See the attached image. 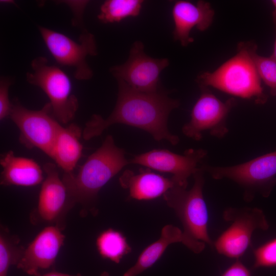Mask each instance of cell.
Here are the masks:
<instances>
[{
	"instance_id": "1",
	"label": "cell",
	"mask_w": 276,
	"mask_h": 276,
	"mask_svg": "<svg viewBox=\"0 0 276 276\" xmlns=\"http://www.w3.org/2000/svg\"><path fill=\"white\" fill-rule=\"evenodd\" d=\"M117 81L118 97L113 111L106 119L93 114L83 130V139L89 140L101 135L110 126L120 123L146 131L156 141L165 140L176 145L179 138L170 132L167 122L170 113L179 105V101L168 97L167 92L162 89L154 93L141 92L123 81Z\"/></svg>"
},
{
	"instance_id": "2",
	"label": "cell",
	"mask_w": 276,
	"mask_h": 276,
	"mask_svg": "<svg viewBox=\"0 0 276 276\" xmlns=\"http://www.w3.org/2000/svg\"><path fill=\"white\" fill-rule=\"evenodd\" d=\"M128 164L125 151L116 145L111 135H107L76 174H64L62 179L72 204L78 203L89 210L101 189Z\"/></svg>"
},
{
	"instance_id": "3",
	"label": "cell",
	"mask_w": 276,
	"mask_h": 276,
	"mask_svg": "<svg viewBox=\"0 0 276 276\" xmlns=\"http://www.w3.org/2000/svg\"><path fill=\"white\" fill-rule=\"evenodd\" d=\"M257 49L254 43H240L233 57L215 71L204 72L197 77L200 87L211 86L236 97L254 99L257 104H264L267 97L253 58Z\"/></svg>"
},
{
	"instance_id": "4",
	"label": "cell",
	"mask_w": 276,
	"mask_h": 276,
	"mask_svg": "<svg viewBox=\"0 0 276 276\" xmlns=\"http://www.w3.org/2000/svg\"><path fill=\"white\" fill-rule=\"evenodd\" d=\"M204 171L202 166L193 174L194 183L191 189L187 190L175 185L163 197L180 220L184 234L191 239L212 246L214 243L208 233V211L202 192Z\"/></svg>"
},
{
	"instance_id": "5",
	"label": "cell",
	"mask_w": 276,
	"mask_h": 276,
	"mask_svg": "<svg viewBox=\"0 0 276 276\" xmlns=\"http://www.w3.org/2000/svg\"><path fill=\"white\" fill-rule=\"evenodd\" d=\"M32 71L26 74L27 81L40 88L49 99L52 113L63 124L75 118L79 101L72 93L68 76L59 67L50 64L47 58L38 56L31 62Z\"/></svg>"
},
{
	"instance_id": "6",
	"label": "cell",
	"mask_w": 276,
	"mask_h": 276,
	"mask_svg": "<svg viewBox=\"0 0 276 276\" xmlns=\"http://www.w3.org/2000/svg\"><path fill=\"white\" fill-rule=\"evenodd\" d=\"M9 117L19 130V141L29 149L37 148L51 157L54 141L62 126L49 102L39 110L29 109L17 99L12 102Z\"/></svg>"
},
{
	"instance_id": "7",
	"label": "cell",
	"mask_w": 276,
	"mask_h": 276,
	"mask_svg": "<svg viewBox=\"0 0 276 276\" xmlns=\"http://www.w3.org/2000/svg\"><path fill=\"white\" fill-rule=\"evenodd\" d=\"M38 28L47 48L57 63L72 67L74 77L77 80H88L93 77V72L86 61V57L98 55L93 34L83 28L76 42L52 29L42 26Z\"/></svg>"
},
{
	"instance_id": "8",
	"label": "cell",
	"mask_w": 276,
	"mask_h": 276,
	"mask_svg": "<svg viewBox=\"0 0 276 276\" xmlns=\"http://www.w3.org/2000/svg\"><path fill=\"white\" fill-rule=\"evenodd\" d=\"M223 218L232 223L213 245L219 254L228 258L241 257L250 244L253 232L269 227L263 211L257 208H229L224 211Z\"/></svg>"
},
{
	"instance_id": "9",
	"label": "cell",
	"mask_w": 276,
	"mask_h": 276,
	"mask_svg": "<svg viewBox=\"0 0 276 276\" xmlns=\"http://www.w3.org/2000/svg\"><path fill=\"white\" fill-rule=\"evenodd\" d=\"M169 65L167 58H153L144 51L142 42H134L127 61L110 68L117 81H123L132 88L144 93L157 91L159 88V75Z\"/></svg>"
},
{
	"instance_id": "10",
	"label": "cell",
	"mask_w": 276,
	"mask_h": 276,
	"mask_svg": "<svg viewBox=\"0 0 276 276\" xmlns=\"http://www.w3.org/2000/svg\"><path fill=\"white\" fill-rule=\"evenodd\" d=\"M201 95L194 105L190 121L182 129L187 136L199 141L204 131L216 137L221 138L228 132L226 120L235 100L230 98L224 102L219 100L207 87H200Z\"/></svg>"
},
{
	"instance_id": "11",
	"label": "cell",
	"mask_w": 276,
	"mask_h": 276,
	"mask_svg": "<svg viewBox=\"0 0 276 276\" xmlns=\"http://www.w3.org/2000/svg\"><path fill=\"white\" fill-rule=\"evenodd\" d=\"M203 167L215 179H231L249 190H260L265 196L276 183V151L236 166Z\"/></svg>"
},
{
	"instance_id": "12",
	"label": "cell",
	"mask_w": 276,
	"mask_h": 276,
	"mask_svg": "<svg viewBox=\"0 0 276 276\" xmlns=\"http://www.w3.org/2000/svg\"><path fill=\"white\" fill-rule=\"evenodd\" d=\"M43 169L46 176L42 183L37 206L30 215V221L35 224H52L63 229V219L73 205L55 164L47 163Z\"/></svg>"
},
{
	"instance_id": "13",
	"label": "cell",
	"mask_w": 276,
	"mask_h": 276,
	"mask_svg": "<svg viewBox=\"0 0 276 276\" xmlns=\"http://www.w3.org/2000/svg\"><path fill=\"white\" fill-rule=\"evenodd\" d=\"M207 152L202 149H190L183 155L167 149H153L134 156L129 164H137L150 169L173 174L171 177L176 185L187 188L188 178L198 169Z\"/></svg>"
},
{
	"instance_id": "14",
	"label": "cell",
	"mask_w": 276,
	"mask_h": 276,
	"mask_svg": "<svg viewBox=\"0 0 276 276\" xmlns=\"http://www.w3.org/2000/svg\"><path fill=\"white\" fill-rule=\"evenodd\" d=\"M62 230L53 225L44 227L25 248L17 268L29 275L40 276V270L52 267L64 244Z\"/></svg>"
},
{
	"instance_id": "15",
	"label": "cell",
	"mask_w": 276,
	"mask_h": 276,
	"mask_svg": "<svg viewBox=\"0 0 276 276\" xmlns=\"http://www.w3.org/2000/svg\"><path fill=\"white\" fill-rule=\"evenodd\" d=\"M172 14L174 39L182 46L187 47L194 41L190 36L192 29L207 30L212 23L214 11L210 4L204 1H199L196 4L187 1H177L174 4Z\"/></svg>"
},
{
	"instance_id": "16",
	"label": "cell",
	"mask_w": 276,
	"mask_h": 276,
	"mask_svg": "<svg viewBox=\"0 0 276 276\" xmlns=\"http://www.w3.org/2000/svg\"><path fill=\"white\" fill-rule=\"evenodd\" d=\"M180 242L194 253L199 254L205 248V243L187 237L180 228L167 224L162 229L159 238L145 248L136 263L123 276H137L152 267L162 256L170 244Z\"/></svg>"
},
{
	"instance_id": "17",
	"label": "cell",
	"mask_w": 276,
	"mask_h": 276,
	"mask_svg": "<svg viewBox=\"0 0 276 276\" xmlns=\"http://www.w3.org/2000/svg\"><path fill=\"white\" fill-rule=\"evenodd\" d=\"M119 182L128 190L130 198L138 200L156 198L175 185L172 178L165 177L148 168H141L138 173L126 170L120 177Z\"/></svg>"
},
{
	"instance_id": "18",
	"label": "cell",
	"mask_w": 276,
	"mask_h": 276,
	"mask_svg": "<svg viewBox=\"0 0 276 276\" xmlns=\"http://www.w3.org/2000/svg\"><path fill=\"white\" fill-rule=\"evenodd\" d=\"M0 184L2 186L32 187L42 183L43 169L34 160L17 156L12 150L2 154Z\"/></svg>"
},
{
	"instance_id": "19",
	"label": "cell",
	"mask_w": 276,
	"mask_h": 276,
	"mask_svg": "<svg viewBox=\"0 0 276 276\" xmlns=\"http://www.w3.org/2000/svg\"><path fill=\"white\" fill-rule=\"evenodd\" d=\"M82 131L79 126L71 124L66 127L61 126L58 132L51 158L64 173H72L81 158Z\"/></svg>"
},
{
	"instance_id": "20",
	"label": "cell",
	"mask_w": 276,
	"mask_h": 276,
	"mask_svg": "<svg viewBox=\"0 0 276 276\" xmlns=\"http://www.w3.org/2000/svg\"><path fill=\"white\" fill-rule=\"evenodd\" d=\"M96 245L100 256L118 264L131 251L125 236L120 231L108 228L101 232L96 239Z\"/></svg>"
},
{
	"instance_id": "21",
	"label": "cell",
	"mask_w": 276,
	"mask_h": 276,
	"mask_svg": "<svg viewBox=\"0 0 276 276\" xmlns=\"http://www.w3.org/2000/svg\"><path fill=\"white\" fill-rule=\"evenodd\" d=\"M142 0H107L101 6L98 19L104 24L119 22L139 15Z\"/></svg>"
},
{
	"instance_id": "22",
	"label": "cell",
	"mask_w": 276,
	"mask_h": 276,
	"mask_svg": "<svg viewBox=\"0 0 276 276\" xmlns=\"http://www.w3.org/2000/svg\"><path fill=\"white\" fill-rule=\"evenodd\" d=\"M19 237L11 234L6 226L0 228V276H7L9 268L17 265L25 248L20 243Z\"/></svg>"
},
{
	"instance_id": "23",
	"label": "cell",
	"mask_w": 276,
	"mask_h": 276,
	"mask_svg": "<svg viewBox=\"0 0 276 276\" xmlns=\"http://www.w3.org/2000/svg\"><path fill=\"white\" fill-rule=\"evenodd\" d=\"M254 60L258 74L264 83L268 86L272 96H276V60L271 57H264L255 52Z\"/></svg>"
},
{
	"instance_id": "24",
	"label": "cell",
	"mask_w": 276,
	"mask_h": 276,
	"mask_svg": "<svg viewBox=\"0 0 276 276\" xmlns=\"http://www.w3.org/2000/svg\"><path fill=\"white\" fill-rule=\"evenodd\" d=\"M254 255V268L276 266V238L255 249Z\"/></svg>"
},
{
	"instance_id": "25",
	"label": "cell",
	"mask_w": 276,
	"mask_h": 276,
	"mask_svg": "<svg viewBox=\"0 0 276 276\" xmlns=\"http://www.w3.org/2000/svg\"><path fill=\"white\" fill-rule=\"evenodd\" d=\"M12 84L11 80L7 77H1L0 80V120L3 121L9 117L12 102L9 98V89Z\"/></svg>"
},
{
	"instance_id": "26",
	"label": "cell",
	"mask_w": 276,
	"mask_h": 276,
	"mask_svg": "<svg viewBox=\"0 0 276 276\" xmlns=\"http://www.w3.org/2000/svg\"><path fill=\"white\" fill-rule=\"evenodd\" d=\"M221 276H251L250 271L240 261L232 264Z\"/></svg>"
},
{
	"instance_id": "27",
	"label": "cell",
	"mask_w": 276,
	"mask_h": 276,
	"mask_svg": "<svg viewBox=\"0 0 276 276\" xmlns=\"http://www.w3.org/2000/svg\"><path fill=\"white\" fill-rule=\"evenodd\" d=\"M40 276H83V275L80 273H77L76 274H70L67 273L52 271L46 273L42 275L41 274Z\"/></svg>"
},
{
	"instance_id": "28",
	"label": "cell",
	"mask_w": 276,
	"mask_h": 276,
	"mask_svg": "<svg viewBox=\"0 0 276 276\" xmlns=\"http://www.w3.org/2000/svg\"><path fill=\"white\" fill-rule=\"evenodd\" d=\"M273 20L275 29V38L273 47V50L271 56H270L275 60H276V13L273 11Z\"/></svg>"
},
{
	"instance_id": "29",
	"label": "cell",
	"mask_w": 276,
	"mask_h": 276,
	"mask_svg": "<svg viewBox=\"0 0 276 276\" xmlns=\"http://www.w3.org/2000/svg\"><path fill=\"white\" fill-rule=\"evenodd\" d=\"M100 276H110V275L108 272L104 271L101 273Z\"/></svg>"
},
{
	"instance_id": "30",
	"label": "cell",
	"mask_w": 276,
	"mask_h": 276,
	"mask_svg": "<svg viewBox=\"0 0 276 276\" xmlns=\"http://www.w3.org/2000/svg\"><path fill=\"white\" fill-rule=\"evenodd\" d=\"M271 3L274 7V10L273 11L276 13V0H272Z\"/></svg>"
},
{
	"instance_id": "31",
	"label": "cell",
	"mask_w": 276,
	"mask_h": 276,
	"mask_svg": "<svg viewBox=\"0 0 276 276\" xmlns=\"http://www.w3.org/2000/svg\"><path fill=\"white\" fill-rule=\"evenodd\" d=\"M1 2L3 3H14L12 1H1Z\"/></svg>"
}]
</instances>
